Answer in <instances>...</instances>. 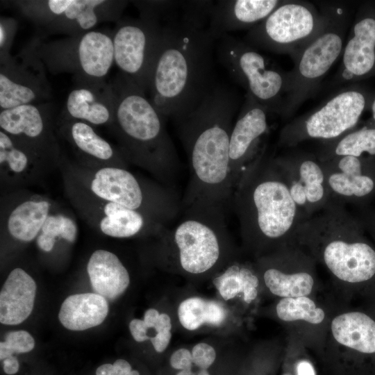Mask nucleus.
Segmentation results:
<instances>
[{"label":"nucleus","instance_id":"45","mask_svg":"<svg viewBox=\"0 0 375 375\" xmlns=\"http://www.w3.org/2000/svg\"><path fill=\"white\" fill-rule=\"evenodd\" d=\"M159 315L160 312L155 308H149L146 310L143 321L149 329L153 328Z\"/></svg>","mask_w":375,"mask_h":375},{"label":"nucleus","instance_id":"42","mask_svg":"<svg viewBox=\"0 0 375 375\" xmlns=\"http://www.w3.org/2000/svg\"><path fill=\"white\" fill-rule=\"evenodd\" d=\"M356 217L362 223L365 230L375 239V209L367 206L359 207Z\"/></svg>","mask_w":375,"mask_h":375},{"label":"nucleus","instance_id":"8","mask_svg":"<svg viewBox=\"0 0 375 375\" xmlns=\"http://www.w3.org/2000/svg\"><path fill=\"white\" fill-rule=\"evenodd\" d=\"M66 169L78 184L101 200L142 212L166 224L178 212L180 204L172 188L139 178L128 169H89L69 164Z\"/></svg>","mask_w":375,"mask_h":375},{"label":"nucleus","instance_id":"2","mask_svg":"<svg viewBox=\"0 0 375 375\" xmlns=\"http://www.w3.org/2000/svg\"><path fill=\"white\" fill-rule=\"evenodd\" d=\"M160 25L149 99L162 115L175 119L193 110L215 84V40L208 25L179 14Z\"/></svg>","mask_w":375,"mask_h":375},{"label":"nucleus","instance_id":"29","mask_svg":"<svg viewBox=\"0 0 375 375\" xmlns=\"http://www.w3.org/2000/svg\"><path fill=\"white\" fill-rule=\"evenodd\" d=\"M108 313L107 299L97 293L69 296L62 303L58 318L71 331H84L101 324Z\"/></svg>","mask_w":375,"mask_h":375},{"label":"nucleus","instance_id":"16","mask_svg":"<svg viewBox=\"0 0 375 375\" xmlns=\"http://www.w3.org/2000/svg\"><path fill=\"white\" fill-rule=\"evenodd\" d=\"M52 106L27 104L0 112L1 130L9 135L47 169L59 165L60 150L55 135Z\"/></svg>","mask_w":375,"mask_h":375},{"label":"nucleus","instance_id":"4","mask_svg":"<svg viewBox=\"0 0 375 375\" xmlns=\"http://www.w3.org/2000/svg\"><path fill=\"white\" fill-rule=\"evenodd\" d=\"M115 110L108 127L126 160L151 174L160 183L172 188L180 161L162 115L130 78L121 73L111 83Z\"/></svg>","mask_w":375,"mask_h":375},{"label":"nucleus","instance_id":"22","mask_svg":"<svg viewBox=\"0 0 375 375\" xmlns=\"http://www.w3.org/2000/svg\"><path fill=\"white\" fill-rule=\"evenodd\" d=\"M56 125L58 132L72 147L79 165L89 169H128V161L120 151L100 136L90 124L60 116Z\"/></svg>","mask_w":375,"mask_h":375},{"label":"nucleus","instance_id":"36","mask_svg":"<svg viewBox=\"0 0 375 375\" xmlns=\"http://www.w3.org/2000/svg\"><path fill=\"white\" fill-rule=\"evenodd\" d=\"M1 345L6 349L9 356L14 353H27L35 346V340L31 335L26 331L19 330L8 333L4 342Z\"/></svg>","mask_w":375,"mask_h":375},{"label":"nucleus","instance_id":"14","mask_svg":"<svg viewBox=\"0 0 375 375\" xmlns=\"http://www.w3.org/2000/svg\"><path fill=\"white\" fill-rule=\"evenodd\" d=\"M65 183L69 197L81 215L106 235L117 238L144 233L155 235L167 226L142 212L95 197L67 173Z\"/></svg>","mask_w":375,"mask_h":375},{"label":"nucleus","instance_id":"37","mask_svg":"<svg viewBox=\"0 0 375 375\" xmlns=\"http://www.w3.org/2000/svg\"><path fill=\"white\" fill-rule=\"evenodd\" d=\"M172 319L169 315L160 313L159 317L153 326L155 335L151 337V344L158 353L166 350L172 339Z\"/></svg>","mask_w":375,"mask_h":375},{"label":"nucleus","instance_id":"15","mask_svg":"<svg viewBox=\"0 0 375 375\" xmlns=\"http://www.w3.org/2000/svg\"><path fill=\"white\" fill-rule=\"evenodd\" d=\"M160 37V24L142 17L120 19L112 31L115 64L145 93Z\"/></svg>","mask_w":375,"mask_h":375},{"label":"nucleus","instance_id":"44","mask_svg":"<svg viewBox=\"0 0 375 375\" xmlns=\"http://www.w3.org/2000/svg\"><path fill=\"white\" fill-rule=\"evenodd\" d=\"M3 368L6 374L12 375L16 374L19 369V363L15 356H9L3 360Z\"/></svg>","mask_w":375,"mask_h":375},{"label":"nucleus","instance_id":"20","mask_svg":"<svg viewBox=\"0 0 375 375\" xmlns=\"http://www.w3.org/2000/svg\"><path fill=\"white\" fill-rule=\"evenodd\" d=\"M331 199L358 207L375 197V157L341 156L321 161Z\"/></svg>","mask_w":375,"mask_h":375},{"label":"nucleus","instance_id":"35","mask_svg":"<svg viewBox=\"0 0 375 375\" xmlns=\"http://www.w3.org/2000/svg\"><path fill=\"white\" fill-rule=\"evenodd\" d=\"M133 2L140 11V17L156 21L161 24L177 15L181 1H134Z\"/></svg>","mask_w":375,"mask_h":375},{"label":"nucleus","instance_id":"43","mask_svg":"<svg viewBox=\"0 0 375 375\" xmlns=\"http://www.w3.org/2000/svg\"><path fill=\"white\" fill-rule=\"evenodd\" d=\"M129 330L133 339L138 342H144L150 339L147 327L143 319H133L129 323Z\"/></svg>","mask_w":375,"mask_h":375},{"label":"nucleus","instance_id":"24","mask_svg":"<svg viewBox=\"0 0 375 375\" xmlns=\"http://www.w3.org/2000/svg\"><path fill=\"white\" fill-rule=\"evenodd\" d=\"M283 0H221L214 3L208 31L218 40L230 32L247 29L262 22Z\"/></svg>","mask_w":375,"mask_h":375},{"label":"nucleus","instance_id":"47","mask_svg":"<svg viewBox=\"0 0 375 375\" xmlns=\"http://www.w3.org/2000/svg\"><path fill=\"white\" fill-rule=\"evenodd\" d=\"M96 375H116L112 364H103L96 370Z\"/></svg>","mask_w":375,"mask_h":375},{"label":"nucleus","instance_id":"27","mask_svg":"<svg viewBox=\"0 0 375 375\" xmlns=\"http://www.w3.org/2000/svg\"><path fill=\"white\" fill-rule=\"evenodd\" d=\"M87 272L95 293L114 300L122 295L130 283V275L119 258L113 253L97 249L90 256Z\"/></svg>","mask_w":375,"mask_h":375},{"label":"nucleus","instance_id":"9","mask_svg":"<svg viewBox=\"0 0 375 375\" xmlns=\"http://www.w3.org/2000/svg\"><path fill=\"white\" fill-rule=\"evenodd\" d=\"M370 100L369 93L356 84L342 86L314 109L286 124L278 145L294 147L308 140L335 139L356 126Z\"/></svg>","mask_w":375,"mask_h":375},{"label":"nucleus","instance_id":"46","mask_svg":"<svg viewBox=\"0 0 375 375\" xmlns=\"http://www.w3.org/2000/svg\"><path fill=\"white\" fill-rule=\"evenodd\" d=\"M112 365L116 375H127L132 370L129 362L124 359H118Z\"/></svg>","mask_w":375,"mask_h":375},{"label":"nucleus","instance_id":"23","mask_svg":"<svg viewBox=\"0 0 375 375\" xmlns=\"http://www.w3.org/2000/svg\"><path fill=\"white\" fill-rule=\"evenodd\" d=\"M115 93L103 81L75 83L67 95L60 116L91 126H110L114 118Z\"/></svg>","mask_w":375,"mask_h":375},{"label":"nucleus","instance_id":"28","mask_svg":"<svg viewBox=\"0 0 375 375\" xmlns=\"http://www.w3.org/2000/svg\"><path fill=\"white\" fill-rule=\"evenodd\" d=\"M331 330L340 345L361 354L375 353V321L367 315L358 311L340 314L332 320Z\"/></svg>","mask_w":375,"mask_h":375},{"label":"nucleus","instance_id":"18","mask_svg":"<svg viewBox=\"0 0 375 375\" xmlns=\"http://www.w3.org/2000/svg\"><path fill=\"white\" fill-rule=\"evenodd\" d=\"M375 75V3L358 9L345 42L342 61L334 76L322 84L319 91L342 86Z\"/></svg>","mask_w":375,"mask_h":375},{"label":"nucleus","instance_id":"33","mask_svg":"<svg viewBox=\"0 0 375 375\" xmlns=\"http://www.w3.org/2000/svg\"><path fill=\"white\" fill-rule=\"evenodd\" d=\"M177 315L181 325L192 331L204 324L220 326L226 319V310L217 301L191 297L180 303Z\"/></svg>","mask_w":375,"mask_h":375},{"label":"nucleus","instance_id":"34","mask_svg":"<svg viewBox=\"0 0 375 375\" xmlns=\"http://www.w3.org/2000/svg\"><path fill=\"white\" fill-rule=\"evenodd\" d=\"M278 317L284 322L303 320L312 324L322 323L324 311L308 296L282 298L276 306Z\"/></svg>","mask_w":375,"mask_h":375},{"label":"nucleus","instance_id":"7","mask_svg":"<svg viewBox=\"0 0 375 375\" xmlns=\"http://www.w3.org/2000/svg\"><path fill=\"white\" fill-rule=\"evenodd\" d=\"M324 19L315 36L292 58L294 67L287 72L284 106L281 116L288 119L307 99L319 91L322 81L342 55L351 19L345 1L317 3Z\"/></svg>","mask_w":375,"mask_h":375},{"label":"nucleus","instance_id":"12","mask_svg":"<svg viewBox=\"0 0 375 375\" xmlns=\"http://www.w3.org/2000/svg\"><path fill=\"white\" fill-rule=\"evenodd\" d=\"M324 15L312 3L283 0L243 41L256 49L287 54L292 59L320 28Z\"/></svg>","mask_w":375,"mask_h":375},{"label":"nucleus","instance_id":"19","mask_svg":"<svg viewBox=\"0 0 375 375\" xmlns=\"http://www.w3.org/2000/svg\"><path fill=\"white\" fill-rule=\"evenodd\" d=\"M287 183L292 198L308 219L330 201L325 174L316 155L293 152L274 157Z\"/></svg>","mask_w":375,"mask_h":375},{"label":"nucleus","instance_id":"11","mask_svg":"<svg viewBox=\"0 0 375 375\" xmlns=\"http://www.w3.org/2000/svg\"><path fill=\"white\" fill-rule=\"evenodd\" d=\"M219 61L230 76L263 106L269 113L281 115L285 97L287 72L278 69L257 49L230 34L216 46Z\"/></svg>","mask_w":375,"mask_h":375},{"label":"nucleus","instance_id":"41","mask_svg":"<svg viewBox=\"0 0 375 375\" xmlns=\"http://www.w3.org/2000/svg\"><path fill=\"white\" fill-rule=\"evenodd\" d=\"M169 363L175 369H192L193 361L191 351L185 348H180L174 351L170 356Z\"/></svg>","mask_w":375,"mask_h":375},{"label":"nucleus","instance_id":"38","mask_svg":"<svg viewBox=\"0 0 375 375\" xmlns=\"http://www.w3.org/2000/svg\"><path fill=\"white\" fill-rule=\"evenodd\" d=\"M17 29L15 19L1 17L0 19V60L10 55V51Z\"/></svg>","mask_w":375,"mask_h":375},{"label":"nucleus","instance_id":"32","mask_svg":"<svg viewBox=\"0 0 375 375\" xmlns=\"http://www.w3.org/2000/svg\"><path fill=\"white\" fill-rule=\"evenodd\" d=\"M322 142L316 153L320 161L341 156L362 157L364 153L375 156V121L335 139Z\"/></svg>","mask_w":375,"mask_h":375},{"label":"nucleus","instance_id":"26","mask_svg":"<svg viewBox=\"0 0 375 375\" xmlns=\"http://www.w3.org/2000/svg\"><path fill=\"white\" fill-rule=\"evenodd\" d=\"M36 294L33 278L22 268H15L8 274L0 292V322L6 325H17L31 315Z\"/></svg>","mask_w":375,"mask_h":375},{"label":"nucleus","instance_id":"10","mask_svg":"<svg viewBox=\"0 0 375 375\" xmlns=\"http://www.w3.org/2000/svg\"><path fill=\"white\" fill-rule=\"evenodd\" d=\"M33 40L45 67L54 74H71L75 83L103 81L115 63L112 32L93 29L58 40Z\"/></svg>","mask_w":375,"mask_h":375},{"label":"nucleus","instance_id":"39","mask_svg":"<svg viewBox=\"0 0 375 375\" xmlns=\"http://www.w3.org/2000/svg\"><path fill=\"white\" fill-rule=\"evenodd\" d=\"M193 363L200 369H207L216 359L215 349L209 344L199 342L191 351Z\"/></svg>","mask_w":375,"mask_h":375},{"label":"nucleus","instance_id":"25","mask_svg":"<svg viewBox=\"0 0 375 375\" xmlns=\"http://www.w3.org/2000/svg\"><path fill=\"white\" fill-rule=\"evenodd\" d=\"M53 211V201L46 197L30 194L15 196L4 208L1 227L12 239L29 242L36 239Z\"/></svg>","mask_w":375,"mask_h":375},{"label":"nucleus","instance_id":"17","mask_svg":"<svg viewBox=\"0 0 375 375\" xmlns=\"http://www.w3.org/2000/svg\"><path fill=\"white\" fill-rule=\"evenodd\" d=\"M52 97L45 66L33 40L19 53L0 60V108L41 103Z\"/></svg>","mask_w":375,"mask_h":375},{"label":"nucleus","instance_id":"6","mask_svg":"<svg viewBox=\"0 0 375 375\" xmlns=\"http://www.w3.org/2000/svg\"><path fill=\"white\" fill-rule=\"evenodd\" d=\"M226 207L194 203L184 208L180 221L164 226L159 238L163 262L169 268L191 276L210 273L227 263L232 255Z\"/></svg>","mask_w":375,"mask_h":375},{"label":"nucleus","instance_id":"5","mask_svg":"<svg viewBox=\"0 0 375 375\" xmlns=\"http://www.w3.org/2000/svg\"><path fill=\"white\" fill-rule=\"evenodd\" d=\"M365 231L344 203L330 200L322 211L301 223L296 240L297 244L307 246L335 278L359 283L375 276V249Z\"/></svg>","mask_w":375,"mask_h":375},{"label":"nucleus","instance_id":"13","mask_svg":"<svg viewBox=\"0 0 375 375\" xmlns=\"http://www.w3.org/2000/svg\"><path fill=\"white\" fill-rule=\"evenodd\" d=\"M20 13L51 33L81 35L99 23L120 20L128 1L21 0L11 1Z\"/></svg>","mask_w":375,"mask_h":375},{"label":"nucleus","instance_id":"1","mask_svg":"<svg viewBox=\"0 0 375 375\" xmlns=\"http://www.w3.org/2000/svg\"><path fill=\"white\" fill-rule=\"evenodd\" d=\"M238 106L237 93L216 82L193 110L174 119L190 167L183 208L194 203L231 204L230 138Z\"/></svg>","mask_w":375,"mask_h":375},{"label":"nucleus","instance_id":"3","mask_svg":"<svg viewBox=\"0 0 375 375\" xmlns=\"http://www.w3.org/2000/svg\"><path fill=\"white\" fill-rule=\"evenodd\" d=\"M246 247L265 255L297 244V231L306 219L290 193L274 157L265 148L246 168L232 195Z\"/></svg>","mask_w":375,"mask_h":375},{"label":"nucleus","instance_id":"49","mask_svg":"<svg viewBox=\"0 0 375 375\" xmlns=\"http://www.w3.org/2000/svg\"><path fill=\"white\" fill-rule=\"evenodd\" d=\"M371 110L372 112L373 119L375 121V97L371 102Z\"/></svg>","mask_w":375,"mask_h":375},{"label":"nucleus","instance_id":"21","mask_svg":"<svg viewBox=\"0 0 375 375\" xmlns=\"http://www.w3.org/2000/svg\"><path fill=\"white\" fill-rule=\"evenodd\" d=\"M268 114L263 106L245 94L230 138V167L235 188L246 168L260 152L261 139L269 131Z\"/></svg>","mask_w":375,"mask_h":375},{"label":"nucleus","instance_id":"30","mask_svg":"<svg viewBox=\"0 0 375 375\" xmlns=\"http://www.w3.org/2000/svg\"><path fill=\"white\" fill-rule=\"evenodd\" d=\"M0 169L1 181L21 185L36 179L47 169L0 130Z\"/></svg>","mask_w":375,"mask_h":375},{"label":"nucleus","instance_id":"31","mask_svg":"<svg viewBox=\"0 0 375 375\" xmlns=\"http://www.w3.org/2000/svg\"><path fill=\"white\" fill-rule=\"evenodd\" d=\"M258 275L256 265L228 261L223 271L213 278L212 283L225 301L242 294L244 302L251 303L258 297Z\"/></svg>","mask_w":375,"mask_h":375},{"label":"nucleus","instance_id":"51","mask_svg":"<svg viewBox=\"0 0 375 375\" xmlns=\"http://www.w3.org/2000/svg\"><path fill=\"white\" fill-rule=\"evenodd\" d=\"M127 375H140V373L137 370L132 369Z\"/></svg>","mask_w":375,"mask_h":375},{"label":"nucleus","instance_id":"40","mask_svg":"<svg viewBox=\"0 0 375 375\" xmlns=\"http://www.w3.org/2000/svg\"><path fill=\"white\" fill-rule=\"evenodd\" d=\"M282 375H317L314 364L308 359L300 358L291 363L287 362Z\"/></svg>","mask_w":375,"mask_h":375},{"label":"nucleus","instance_id":"50","mask_svg":"<svg viewBox=\"0 0 375 375\" xmlns=\"http://www.w3.org/2000/svg\"><path fill=\"white\" fill-rule=\"evenodd\" d=\"M197 375H210L207 369H201Z\"/></svg>","mask_w":375,"mask_h":375},{"label":"nucleus","instance_id":"48","mask_svg":"<svg viewBox=\"0 0 375 375\" xmlns=\"http://www.w3.org/2000/svg\"><path fill=\"white\" fill-rule=\"evenodd\" d=\"M176 375H195V374L191 370V369L180 370Z\"/></svg>","mask_w":375,"mask_h":375}]
</instances>
